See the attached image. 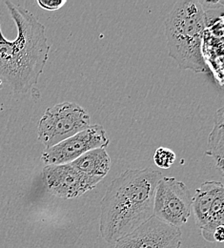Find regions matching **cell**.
I'll return each instance as SVG.
<instances>
[{
	"instance_id": "8fae6325",
	"label": "cell",
	"mask_w": 224,
	"mask_h": 248,
	"mask_svg": "<svg viewBox=\"0 0 224 248\" xmlns=\"http://www.w3.org/2000/svg\"><path fill=\"white\" fill-rule=\"evenodd\" d=\"M224 109L220 108L215 114L214 127L208 138V150L206 154L212 156L217 168L224 174Z\"/></svg>"
},
{
	"instance_id": "9c48e42d",
	"label": "cell",
	"mask_w": 224,
	"mask_h": 248,
	"mask_svg": "<svg viewBox=\"0 0 224 248\" xmlns=\"http://www.w3.org/2000/svg\"><path fill=\"white\" fill-rule=\"evenodd\" d=\"M224 191V184L215 181L204 182L195 190L192 198V210L195 222L200 228L207 221L209 211L215 199Z\"/></svg>"
},
{
	"instance_id": "ba28073f",
	"label": "cell",
	"mask_w": 224,
	"mask_h": 248,
	"mask_svg": "<svg viewBox=\"0 0 224 248\" xmlns=\"http://www.w3.org/2000/svg\"><path fill=\"white\" fill-rule=\"evenodd\" d=\"M42 175L48 192L64 200L80 197L100 183L80 173L72 163L45 165Z\"/></svg>"
},
{
	"instance_id": "2e32d148",
	"label": "cell",
	"mask_w": 224,
	"mask_h": 248,
	"mask_svg": "<svg viewBox=\"0 0 224 248\" xmlns=\"http://www.w3.org/2000/svg\"><path fill=\"white\" fill-rule=\"evenodd\" d=\"M214 242L215 243H224V226H219L215 233H214Z\"/></svg>"
},
{
	"instance_id": "7c38bea8",
	"label": "cell",
	"mask_w": 224,
	"mask_h": 248,
	"mask_svg": "<svg viewBox=\"0 0 224 248\" xmlns=\"http://www.w3.org/2000/svg\"><path fill=\"white\" fill-rule=\"evenodd\" d=\"M224 191L220 193L215 199L206 223L200 228L202 237L205 241L209 243L214 242V233L219 226H224Z\"/></svg>"
},
{
	"instance_id": "30bf717a",
	"label": "cell",
	"mask_w": 224,
	"mask_h": 248,
	"mask_svg": "<svg viewBox=\"0 0 224 248\" xmlns=\"http://www.w3.org/2000/svg\"><path fill=\"white\" fill-rule=\"evenodd\" d=\"M71 163L83 175L101 182L110 171L111 158L106 149L97 148L80 155Z\"/></svg>"
},
{
	"instance_id": "e0dca14e",
	"label": "cell",
	"mask_w": 224,
	"mask_h": 248,
	"mask_svg": "<svg viewBox=\"0 0 224 248\" xmlns=\"http://www.w3.org/2000/svg\"><path fill=\"white\" fill-rule=\"evenodd\" d=\"M3 88V80H2V78H0V90Z\"/></svg>"
},
{
	"instance_id": "9a60e30c",
	"label": "cell",
	"mask_w": 224,
	"mask_h": 248,
	"mask_svg": "<svg viewBox=\"0 0 224 248\" xmlns=\"http://www.w3.org/2000/svg\"><path fill=\"white\" fill-rule=\"evenodd\" d=\"M202 9L204 12H206L207 10H219V9H223L224 6V2L223 0H202L199 1Z\"/></svg>"
},
{
	"instance_id": "52a82bcc",
	"label": "cell",
	"mask_w": 224,
	"mask_h": 248,
	"mask_svg": "<svg viewBox=\"0 0 224 248\" xmlns=\"http://www.w3.org/2000/svg\"><path fill=\"white\" fill-rule=\"evenodd\" d=\"M182 233L179 227L152 216L115 245V248H180Z\"/></svg>"
},
{
	"instance_id": "4fadbf2b",
	"label": "cell",
	"mask_w": 224,
	"mask_h": 248,
	"mask_svg": "<svg viewBox=\"0 0 224 248\" xmlns=\"http://www.w3.org/2000/svg\"><path fill=\"white\" fill-rule=\"evenodd\" d=\"M176 160V154L173 150L167 147H160L156 150L154 154V161L156 165L160 168L168 169L170 168Z\"/></svg>"
},
{
	"instance_id": "8992f818",
	"label": "cell",
	"mask_w": 224,
	"mask_h": 248,
	"mask_svg": "<svg viewBox=\"0 0 224 248\" xmlns=\"http://www.w3.org/2000/svg\"><path fill=\"white\" fill-rule=\"evenodd\" d=\"M109 143L110 140L104 127L94 124L51 148H45L41 160L46 165L71 163L88 151L97 148L105 149Z\"/></svg>"
},
{
	"instance_id": "5b68a950",
	"label": "cell",
	"mask_w": 224,
	"mask_h": 248,
	"mask_svg": "<svg viewBox=\"0 0 224 248\" xmlns=\"http://www.w3.org/2000/svg\"><path fill=\"white\" fill-rule=\"evenodd\" d=\"M192 198L185 184L162 176L156 187L154 216L179 228L191 216Z\"/></svg>"
},
{
	"instance_id": "6da1fadb",
	"label": "cell",
	"mask_w": 224,
	"mask_h": 248,
	"mask_svg": "<svg viewBox=\"0 0 224 248\" xmlns=\"http://www.w3.org/2000/svg\"><path fill=\"white\" fill-rule=\"evenodd\" d=\"M162 177L151 168L128 169L108 186L101 201L99 231L105 242H117L154 215L156 187Z\"/></svg>"
},
{
	"instance_id": "3957f363",
	"label": "cell",
	"mask_w": 224,
	"mask_h": 248,
	"mask_svg": "<svg viewBox=\"0 0 224 248\" xmlns=\"http://www.w3.org/2000/svg\"><path fill=\"white\" fill-rule=\"evenodd\" d=\"M206 13L197 0L177 1L165 19L169 57L184 70L208 72L202 51Z\"/></svg>"
},
{
	"instance_id": "7a4b0ae2",
	"label": "cell",
	"mask_w": 224,
	"mask_h": 248,
	"mask_svg": "<svg viewBox=\"0 0 224 248\" xmlns=\"http://www.w3.org/2000/svg\"><path fill=\"white\" fill-rule=\"evenodd\" d=\"M5 4L17 29L14 39L13 73L8 85L15 93H25L37 84L49 59L50 46L45 27L31 12L11 1Z\"/></svg>"
},
{
	"instance_id": "277c9868",
	"label": "cell",
	"mask_w": 224,
	"mask_h": 248,
	"mask_svg": "<svg viewBox=\"0 0 224 248\" xmlns=\"http://www.w3.org/2000/svg\"><path fill=\"white\" fill-rule=\"evenodd\" d=\"M91 126L88 112L74 102H62L49 107L37 127L38 140L51 148Z\"/></svg>"
},
{
	"instance_id": "5bb4252c",
	"label": "cell",
	"mask_w": 224,
	"mask_h": 248,
	"mask_svg": "<svg viewBox=\"0 0 224 248\" xmlns=\"http://www.w3.org/2000/svg\"><path fill=\"white\" fill-rule=\"evenodd\" d=\"M37 5L46 11H57L66 4V0H38Z\"/></svg>"
}]
</instances>
